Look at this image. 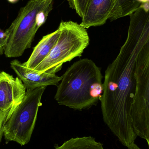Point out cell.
<instances>
[{
	"label": "cell",
	"mask_w": 149,
	"mask_h": 149,
	"mask_svg": "<svg viewBox=\"0 0 149 149\" xmlns=\"http://www.w3.org/2000/svg\"><path fill=\"white\" fill-rule=\"evenodd\" d=\"M149 38V30L130 23L125 42L105 71L100 100L103 120L125 147L134 143L137 137L131 120L135 68L138 55Z\"/></svg>",
	"instance_id": "1"
},
{
	"label": "cell",
	"mask_w": 149,
	"mask_h": 149,
	"mask_svg": "<svg viewBox=\"0 0 149 149\" xmlns=\"http://www.w3.org/2000/svg\"><path fill=\"white\" fill-rule=\"evenodd\" d=\"M62 77L55 99L60 105L81 110L96 105L103 92L102 76L91 59L74 63Z\"/></svg>",
	"instance_id": "2"
},
{
	"label": "cell",
	"mask_w": 149,
	"mask_h": 149,
	"mask_svg": "<svg viewBox=\"0 0 149 149\" xmlns=\"http://www.w3.org/2000/svg\"><path fill=\"white\" fill-rule=\"evenodd\" d=\"M53 3L54 0H30L21 8L6 30L8 35L4 51L6 57H18L30 48L37 31L53 9Z\"/></svg>",
	"instance_id": "3"
},
{
	"label": "cell",
	"mask_w": 149,
	"mask_h": 149,
	"mask_svg": "<svg viewBox=\"0 0 149 149\" xmlns=\"http://www.w3.org/2000/svg\"><path fill=\"white\" fill-rule=\"evenodd\" d=\"M59 38L51 52L35 70L42 73L53 67H62L63 64L81 56L89 45L86 29L72 21L62 22L59 24Z\"/></svg>",
	"instance_id": "4"
},
{
	"label": "cell",
	"mask_w": 149,
	"mask_h": 149,
	"mask_svg": "<svg viewBox=\"0 0 149 149\" xmlns=\"http://www.w3.org/2000/svg\"><path fill=\"white\" fill-rule=\"evenodd\" d=\"M45 87L27 89L22 101L6 120L3 136L6 142L14 141L22 146L30 141L36 122L41 99Z\"/></svg>",
	"instance_id": "5"
},
{
	"label": "cell",
	"mask_w": 149,
	"mask_h": 149,
	"mask_svg": "<svg viewBox=\"0 0 149 149\" xmlns=\"http://www.w3.org/2000/svg\"><path fill=\"white\" fill-rule=\"evenodd\" d=\"M134 79L132 126L137 136L146 140L149 130V38L137 57Z\"/></svg>",
	"instance_id": "6"
},
{
	"label": "cell",
	"mask_w": 149,
	"mask_h": 149,
	"mask_svg": "<svg viewBox=\"0 0 149 149\" xmlns=\"http://www.w3.org/2000/svg\"><path fill=\"white\" fill-rule=\"evenodd\" d=\"M26 87L18 77L0 72V112L12 114L26 94Z\"/></svg>",
	"instance_id": "7"
},
{
	"label": "cell",
	"mask_w": 149,
	"mask_h": 149,
	"mask_svg": "<svg viewBox=\"0 0 149 149\" xmlns=\"http://www.w3.org/2000/svg\"><path fill=\"white\" fill-rule=\"evenodd\" d=\"M10 67L17 74L27 89H34L50 85L57 86L62 80V77L56 74L62 67H53L43 73L27 68L24 63L18 60L10 63Z\"/></svg>",
	"instance_id": "8"
},
{
	"label": "cell",
	"mask_w": 149,
	"mask_h": 149,
	"mask_svg": "<svg viewBox=\"0 0 149 149\" xmlns=\"http://www.w3.org/2000/svg\"><path fill=\"white\" fill-rule=\"evenodd\" d=\"M116 0H89L80 25L85 29L101 26L109 19Z\"/></svg>",
	"instance_id": "9"
},
{
	"label": "cell",
	"mask_w": 149,
	"mask_h": 149,
	"mask_svg": "<svg viewBox=\"0 0 149 149\" xmlns=\"http://www.w3.org/2000/svg\"><path fill=\"white\" fill-rule=\"evenodd\" d=\"M60 36L58 29L44 36L35 47L27 62L24 63L27 68L35 70L45 59L56 45Z\"/></svg>",
	"instance_id": "10"
},
{
	"label": "cell",
	"mask_w": 149,
	"mask_h": 149,
	"mask_svg": "<svg viewBox=\"0 0 149 149\" xmlns=\"http://www.w3.org/2000/svg\"><path fill=\"white\" fill-rule=\"evenodd\" d=\"M55 149H104L103 144L91 136L72 138L62 145H56Z\"/></svg>",
	"instance_id": "11"
},
{
	"label": "cell",
	"mask_w": 149,
	"mask_h": 149,
	"mask_svg": "<svg viewBox=\"0 0 149 149\" xmlns=\"http://www.w3.org/2000/svg\"><path fill=\"white\" fill-rule=\"evenodd\" d=\"M135 10L133 0H116L109 19L111 21H115L130 16Z\"/></svg>",
	"instance_id": "12"
},
{
	"label": "cell",
	"mask_w": 149,
	"mask_h": 149,
	"mask_svg": "<svg viewBox=\"0 0 149 149\" xmlns=\"http://www.w3.org/2000/svg\"><path fill=\"white\" fill-rule=\"evenodd\" d=\"M70 7L82 18L89 0H67Z\"/></svg>",
	"instance_id": "13"
},
{
	"label": "cell",
	"mask_w": 149,
	"mask_h": 149,
	"mask_svg": "<svg viewBox=\"0 0 149 149\" xmlns=\"http://www.w3.org/2000/svg\"><path fill=\"white\" fill-rule=\"evenodd\" d=\"M11 113L9 112H0V144L3 136V127L7 118H9Z\"/></svg>",
	"instance_id": "14"
},
{
	"label": "cell",
	"mask_w": 149,
	"mask_h": 149,
	"mask_svg": "<svg viewBox=\"0 0 149 149\" xmlns=\"http://www.w3.org/2000/svg\"><path fill=\"white\" fill-rule=\"evenodd\" d=\"M8 38V35L7 31L4 32H0V55L3 53Z\"/></svg>",
	"instance_id": "15"
},
{
	"label": "cell",
	"mask_w": 149,
	"mask_h": 149,
	"mask_svg": "<svg viewBox=\"0 0 149 149\" xmlns=\"http://www.w3.org/2000/svg\"><path fill=\"white\" fill-rule=\"evenodd\" d=\"M134 5L136 10L141 6V4L149 3V0H133Z\"/></svg>",
	"instance_id": "16"
},
{
	"label": "cell",
	"mask_w": 149,
	"mask_h": 149,
	"mask_svg": "<svg viewBox=\"0 0 149 149\" xmlns=\"http://www.w3.org/2000/svg\"><path fill=\"white\" fill-rule=\"evenodd\" d=\"M127 148L128 149H141L135 143L130 144Z\"/></svg>",
	"instance_id": "17"
},
{
	"label": "cell",
	"mask_w": 149,
	"mask_h": 149,
	"mask_svg": "<svg viewBox=\"0 0 149 149\" xmlns=\"http://www.w3.org/2000/svg\"><path fill=\"white\" fill-rule=\"evenodd\" d=\"M11 3H14L16 2L18 0H8Z\"/></svg>",
	"instance_id": "18"
},
{
	"label": "cell",
	"mask_w": 149,
	"mask_h": 149,
	"mask_svg": "<svg viewBox=\"0 0 149 149\" xmlns=\"http://www.w3.org/2000/svg\"><path fill=\"white\" fill-rule=\"evenodd\" d=\"M146 141L148 142V144L149 148V134H148V138H147Z\"/></svg>",
	"instance_id": "19"
}]
</instances>
